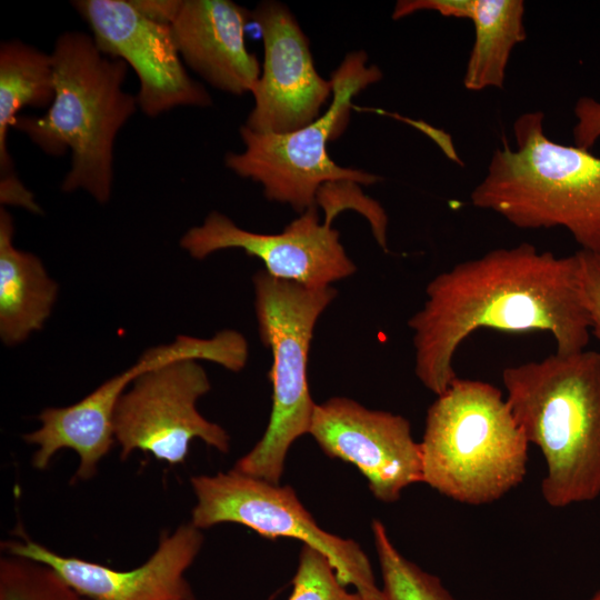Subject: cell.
I'll return each mask as SVG.
<instances>
[{"instance_id":"6","label":"cell","mask_w":600,"mask_h":600,"mask_svg":"<svg viewBox=\"0 0 600 600\" xmlns=\"http://www.w3.org/2000/svg\"><path fill=\"white\" fill-rule=\"evenodd\" d=\"M253 287L260 338L272 352V408L262 438L234 469L279 483L290 447L310 430L317 404L308 383L309 349L314 326L337 291L280 280L264 270L253 276Z\"/></svg>"},{"instance_id":"26","label":"cell","mask_w":600,"mask_h":600,"mask_svg":"<svg viewBox=\"0 0 600 600\" xmlns=\"http://www.w3.org/2000/svg\"><path fill=\"white\" fill-rule=\"evenodd\" d=\"M589 600H600V590L592 596V598H590Z\"/></svg>"},{"instance_id":"10","label":"cell","mask_w":600,"mask_h":600,"mask_svg":"<svg viewBox=\"0 0 600 600\" xmlns=\"http://www.w3.org/2000/svg\"><path fill=\"white\" fill-rule=\"evenodd\" d=\"M229 357L230 344L222 333L210 339L181 334L171 343L148 349L133 366L104 381L77 403L47 408L39 414L41 427L23 436L27 443L37 447L32 466L44 470L59 450L68 448L79 456L73 479H91L116 442L113 418L119 399L138 376L179 359L208 360L221 366Z\"/></svg>"},{"instance_id":"18","label":"cell","mask_w":600,"mask_h":600,"mask_svg":"<svg viewBox=\"0 0 600 600\" xmlns=\"http://www.w3.org/2000/svg\"><path fill=\"white\" fill-rule=\"evenodd\" d=\"M14 227L8 211H0V337L4 344L23 342L40 330L51 313L58 284L38 257L13 244Z\"/></svg>"},{"instance_id":"24","label":"cell","mask_w":600,"mask_h":600,"mask_svg":"<svg viewBox=\"0 0 600 600\" xmlns=\"http://www.w3.org/2000/svg\"><path fill=\"white\" fill-rule=\"evenodd\" d=\"M574 146L590 150L600 138V102L590 97L580 98L574 106Z\"/></svg>"},{"instance_id":"8","label":"cell","mask_w":600,"mask_h":600,"mask_svg":"<svg viewBox=\"0 0 600 600\" xmlns=\"http://www.w3.org/2000/svg\"><path fill=\"white\" fill-rule=\"evenodd\" d=\"M190 483L197 500L190 522L198 529L237 523L264 538L297 539L321 552L343 586H352L364 600H386L361 547L321 529L290 486L234 468L213 476H193Z\"/></svg>"},{"instance_id":"23","label":"cell","mask_w":600,"mask_h":600,"mask_svg":"<svg viewBox=\"0 0 600 600\" xmlns=\"http://www.w3.org/2000/svg\"><path fill=\"white\" fill-rule=\"evenodd\" d=\"M578 276L583 306L590 329L600 341V252L578 250Z\"/></svg>"},{"instance_id":"13","label":"cell","mask_w":600,"mask_h":600,"mask_svg":"<svg viewBox=\"0 0 600 600\" xmlns=\"http://www.w3.org/2000/svg\"><path fill=\"white\" fill-rule=\"evenodd\" d=\"M309 434L327 456L353 464L380 501L394 502L406 488L422 482L420 442L400 414L333 397L316 406Z\"/></svg>"},{"instance_id":"20","label":"cell","mask_w":600,"mask_h":600,"mask_svg":"<svg viewBox=\"0 0 600 600\" xmlns=\"http://www.w3.org/2000/svg\"><path fill=\"white\" fill-rule=\"evenodd\" d=\"M371 527L386 600H456L437 576L401 554L381 521Z\"/></svg>"},{"instance_id":"3","label":"cell","mask_w":600,"mask_h":600,"mask_svg":"<svg viewBox=\"0 0 600 600\" xmlns=\"http://www.w3.org/2000/svg\"><path fill=\"white\" fill-rule=\"evenodd\" d=\"M54 97L43 116H19L14 128L43 152H71L62 191H87L106 203L113 183L117 134L136 112V96L123 89L128 64L99 50L93 38L66 31L54 42Z\"/></svg>"},{"instance_id":"1","label":"cell","mask_w":600,"mask_h":600,"mask_svg":"<svg viewBox=\"0 0 600 600\" xmlns=\"http://www.w3.org/2000/svg\"><path fill=\"white\" fill-rule=\"evenodd\" d=\"M426 296L408 326L414 373L436 396L457 378V349L478 329L547 331L562 356L586 350L590 340L574 253L557 257L527 242L494 249L436 276Z\"/></svg>"},{"instance_id":"21","label":"cell","mask_w":600,"mask_h":600,"mask_svg":"<svg viewBox=\"0 0 600 600\" xmlns=\"http://www.w3.org/2000/svg\"><path fill=\"white\" fill-rule=\"evenodd\" d=\"M0 600H87L51 567L23 557L0 559Z\"/></svg>"},{"instance_id":"11","label":"cell","mask_w":600,"mask_h":600,"mask_svg":"<svg viewBox=\"0 0 600 600\" xmlns=\"http://www.w3.org/2000/svg\"><path fill=\"white\" fill-rule=\"evenodd\" d=\"M99 50L136 72L140 110L157 117L177 107L211 104L207 90L187 72L171 28L143 16L130 0H77Z\"/></svg>"},{"instance_id":"25","label":"cell","mask_w":600,"mask_h":600,"mask_svg":"<svg viewBox=\"0 0 600 600\" xmlns=\"http://www.w3.org/2000/svg\"><path fill=\"white\" fill-rule=\"evenodd\" d=\"M147 18L170 26L174 20L181 0H130Z\"/></svg>"},{"instance_id":"9","label":"cell","mask_w":600,"mask_h":600,"mask_svg":"<svg viewBox=\"0 0 600 600\" xmlns=\"http://www.w3.org/2000/svg\"><path fill=\"white\" fill-rule=\"evenodd\" d=\"M198 361L179 359L148 370L122 393L113 418L122 461L141 450L171 466L180 464L193 439L229 452L228 432L197 410L198 399L211 389Z\"/></svg>"},{"instance_id":"15","label":"cell","mask_w":600,"mask_h":600,"mask_svg":"<svg viewBox=\"0 0 600 600\" xmlns=\"http://www.w3.org/2000/svg\"><path fill=\"white\" fill-rule=\"evenodd\" d=\"M202 544L200 529L191 522L180 524L161 538L147 561L129 570L62 556L22 537L1 547L7 554L51 567L87 600H190L193 596L186 572Z\"/></svg>"},{"instance_id":"4","label":"cell","mask_w":600,"mask_h":600,"mask_svg":"<svg viewBox=\"0 0 600 600\" xmlns=\"http://www.w3.org/2000/svg\"><path fill=\"white\" fill-rule=\"evenodd\" d=\"M542 111L513 123L516 149H496L471 203L521 229L561 227L582 250L600 252V158L550 140Z\"/></svg>"},{"instance_id":"22","label":"cell","mask_w":600,"mask_h":600,"mask_svg":"<svg viewBox=\"0 0 600 600\" xmlns=\"http://www.w3.org/2000/svg\"><path fill=\"white\" fill-rule=\"evenodd\" d=\"M288 600H364L343 586L330 561L311 547L302 546Z\"/></svg>"},{"instance_id":"2","label":"cell","mask_w":600,"mask_h":600,"mask_svg":"<svg viewBox=\"0 0 600 600\" xmlns=\"http://www.w3.org/2000/svg\"><path fill=\"white\" fill-rule=\"evenodd\" d=\"M507 401L543 454L541 493L552 508L600 496V352L553 353L502 370Z\"/></svg>"},{"instance_id":"14","label":"cell","mask_w":600,"mask_h":600,"mask_svg":"<svg viewBox=\"0 0 600 600\" xmlns=\"http://www.w3.org/2000/svg\"><path fill=\"white\" fill-rule=\"evenodd\" d=\"M251 18L260 30L264 62L244 126L259 133L301 129L320 117L332 82L317 72L309 41L284 4L264 1Z\"/></svg>"},{"instance_id":"27","label":"cell","mask_w":600,"mask_h":600,"mask_svg":"<svg viewBox=\"0 0 600 600\" xmlns=\"http://www.w3.org/2000/svg\"><path fill=\"white\" fill-rule=\"evenodd\" d=\"M190 600H194V598H193V599H190Z\"/></svg>"},{"instance_id":"7","label":"cell","mask_w":600,"mask_h":600,"mask_svg":"<svg viewBox=\"0 0 600 600\" xmlns=\"http://www.w3.org/2000/svg\"><path fill=\"white\" fill-rule=\"evenodd\" d=\"M367 59L363 51L346 56L330 79L333 98L329 108L308 126L287 133H259L241 127L244 150L228 153L227 168L260 183L268 200L288 203L301 213L316 206L324 184L350 181L368 186L380 180L373 173L338 166L327 151L328 141L346 128L352 97L382 78L377 66L366 64Z\"/></svg>"},{"instance_id":"16","label":"cell","mask_w":600,"mask_h":600,"mask_svg":"<svg viewBox=\"0 0 600 600\" xmlns=\"http://www.w3.org/2000/svg\"><path fill=\"white\" fill-rule=\"evenodd\" d=\"M250 18L251 12L230 0H181L170 28L184 63L212 87L243 94L261 74L246 44Z\"/></svg>"},{"instance_id":"19","label":"cell","mask_w":600,"mask_h":600,"mask_svg":"<svg viewBox=\"0 0 600 600\" xmlns=\"http://www.w3.org/2000/svg\"><path fill=\"white\" fill-rule=\"evenodd\" d=\"M54 97L51 53L19 40L0 47V194L13 199L26 188L16 177L8 151V133L24 107H50Z\"/></svg>"},{"instance_id":"5","label":"cell","mask_w":600,"mask_h":600,"mask_svg":"<svg viewBox=\"0 0 600 600\" xmlns=\"http://www.w3.org/2000/svg\"><path fill=\"white\" fill-rule=\"evenodd\" d=\"M528 446L499 388L457 377L427 411L422 482L460 503H491L523 481Z\"/></svg>"},{"instance_id":"17","label":"cell","mask_w":600,"mask_h":600,"mask_svg":"<svg viewBox=\"0 0 600 600\" xmlns=\"http://www.w3.org/2000/svg\"><path fill=\"white\" fill-rule=\"evenodd\" d=\"M422 10L473 22L474 43L463 78L468 90L503 87L510 53L527 38L522 0H400L392 17L397 20Z\"/></svg>"},{"instance_id":"12","label":"cell","mask_w":600,"mask_h":600,"mask_svg":"<svg viewBox=\"0 0 600 600\" xmlns=\"http://www.w3.org/2000/svg\"><path fill=\"white\" fill-rule=\"evenodd\" d=\"M331 216L319 221L317 207L304 210L280 233H258L243 230L230 218L211 212L201 226L190 228L180 246L196 259L238 248L259 258L271 277L297 282L309 288H326L356 272V266L331 228Z\"/></svg>"}]
</instances>
